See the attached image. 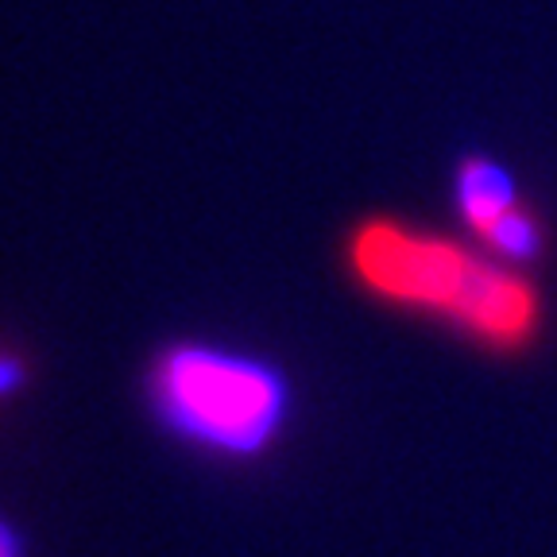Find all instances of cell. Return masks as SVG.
I'll use <instances>...</instances> for the list:
<instances>
[{
	"mask_svg": "<svg viewBox=\"0 0 557 557\" xmlns=\"http://www.w3.org/2000/svg\"><path fill=\"white\" fill-rule=\"evenodd\" d=\"M144 403L166 437L218 461H263L295 426L298 392L268 352L174 337L144 368Z\"/></svg>",
	"mask_w": 557,
	"mask_h": 557,
	"instance_id": "7a4b0ae2",
	"label": "cell"
},
{
	"mask_svg": "<svg viewBox=\"0 0 557 557\" xmlns=\"http://www.w3.org/2000/svg\"><path fill=\"white\" fill-rule=\"evenodd\" d=\"M0 557H24V542L9 519H0Z\"/></svg>",
	"mask_w": 557,
	"mask_h": 557,
	"instance_id": "5b68a950",
	"label": "cell"
},
{
	"mask_svg": "<svg viewBox=\"0 0 557 557\" xmlns=\"http://www.w3.org/2000/svg\"><path fill=\"white\" fill-rule=\"evenodd\" d=\"M341 263L372 302L442 322L496 357L531 352L546 333V295L527 268L484 252L469 236L368 213L345 233Z\"/></svg>",
	"mask_w": 557,
	"mask_h": 557,
	"instance_id": "6da1fadb",
	"label": "cell"
},
{
	"mask_svg": "<svg viewBox=\"0 0 557 557\" xmlns=\"http://www.w3.org/2000/svg\"><path fill=\"white\" fill-rule=\"evenodd\" d=\"M453 213L461 221L465 236L484 252L527 268L546 256V221L522 194L519 174L492 151L469 148L453 159L449 171Z\"/></svg>",
	"mask_w": 557,
	"mask_h": 557,
	"instance_id": "3957f363",
	"label": "cell"
},
{
	"mask_svg": "<svg viewBox=\"0 0 557 557\" xmlns=\"http://www.w3.org/2000/svg\"><path fill=\"white\" fill-rule=\"evenodd\" d=\"M27 375H32V372H27V360L20 357V352H12V348L0 345V403L24 392Z\"/></svg>",
	"mask_w": 557,
	"mask_h": 557,
	"instance_id": "277c9868",
	"label": "cell"
}]
</instances>
